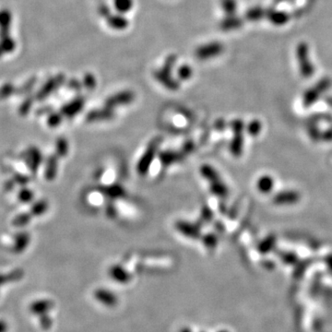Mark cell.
<instances>
[{
	"mask_svg": "<svg viewBox=\"0 0 332 332\" xmlns=\"http://www.w3.org/2000/svg\"><path fill=\"white\" fill-rule=\"evenodd\" d=\"M160 143H161V140L157 139H153L150 142L147 150L145 151L142 157L139 159V162L137 164V171L139 175L144 176L147 174L148 171L153 163V161L154 160L155 155L158 152Z\"/></svg>",
	"mask_w": 332,
	"mask_h": 332,
	"instance_id": "obj_2",
	"label": "cell"
},
{
	"mask_svg": "<svg viewBox=\"0 0 332 332\" xmlns=\"http://www.w3.org/2000/svg\"><path fill=\"white\" fill-rule=\"evenodd\" d=\"M193 149H194L193 143H192V142H187V143L185 144V146H184V149H183V151H184V153H188L192 152V151H193Z\"/></svg>",
	"mask_w": 332,
	"mask_h": 332,
	"instance_id": "obj_29",
	"label": "cell"
},
{
	"mask_svg": "<svg viewBox=\"0 0 332 332\" xmlns=\"http://www.w3.org/2000/svg\"><path fill=\"white\" fill-rule=\"evenodd\" d=\"M184 155L174 151H166L160 154V160L164 165H171L183 160Z\"/></svg>",
	"mask_w": 332,
	"mask_h": 332,
	"instance_id": "obj_11",
	"label": "cell"
},
{
	"mask_svg": "<svg viewBox=\"0 0 332 332\" xmlns=\"http://www.w3.org/2000/svg\"><path fill=\"white\" fill-rule=\"evenodd\" d=\"M108 24L116 30H124L128 27V20L120 15L110 16L108 19Z\"/></svg>",
	"mask_w": 332,
	"mask_h": 332,
	"instance_id": "obj_14",
	"label": "cell"
},
{
	"mask_svg": "<svg viewBox=\"0 0 332 332\" xmlns=\"http://www.w3.org/2000/svg\"><path fill=\"white\" fill-rule=\"evenodd\" d=\"M93 297L96 301L107 307H114L118 304L116 294L106 289H97L93 293Z\"/></svg>",
	"mask_w": 332,
	"mask_h": 332,
	"instance_id": "obj_4",
	"label": "cell"
},
{
	"mask_svg": "<svg viewBox=\"0 0 332 332\" xmlns=\"http://www.w3.org/2000/svg\"><path fill=\"white\" fill-rule=\"evenodd\" d=\"M84 103H85V102H84L83 98L75 99L62 108V113L68 116H76L77 113L83 108Z\"/></svg>",
	"mask_w": 332,
	"mask_h": 332,
	"instance_id": "obj_10",
	"label": "cell"
},
{
	"mask_svg": "<svg viewBox=\"0 0 332 332\" xmlns=\"http://www.w3.org/2000/svg\"><path fill=\"white\" fill-rule=\"evenodd\" d=\"M8 324L3 319H0V332H8Z\"/></svg>",
	"mask_w": 332,
	"mask_h": 332,
	"instance_id": "obj_28",
	"label": "cell"
},
{
	"mask_svg": "<svg viewBox=\"0 0 332 332\" xmlns=\"http://www.w3.org/2000/svg\"><path fill=\"white\" fill-rule=\"evenodd\" d=\"M223 50V46L219 43H211L209 45L203 46V47H200L196 54L199 58H201L202 60L208 59V58H211L213 56H216L219 54H221Z\"/></svg>",
	"mask_w": 332,
	"mask_h": 332,
	"instance_id": "obj_6",
	"label": "cell"
},
{
	"mask_svg": "<svg viewBox=\"0 0 332 332\" xmlns=\"http://www.w3.org/2000/svg\"><path fill=\"white\" fill-rule=\"evenodd\" d=\"M63 80H64L63 76H58V77H54V78H51L50 80H48V82L46 84V86H44L43 90L40 92L39 95L42 98L46 97L47 94L52 93L57 86L60 85L63 82Z\"/></svg>",
	"mask_w": 332,
	"mask_h": 332,
	"instance_id": "obj_12",
	"label": "cell"
},
{
	"mask_svg": "<svg viewBox=\"0 0 332 332\" xmlns=\"http://www.w3.org/2000/svg\"><path fill=\"white\" fill-rule=\"evenodd\" d=\"M178 76L181 79H188L192 76V70L188 66H182L178 70Z\"/></svg>",
	"mask_w": 332,
	"mask_h": 332,
	"instance_id": "obj_23",
	"label": "cell"
},
{
	"mask_svg": "<svg viewBox=\"0 0 332 332\" xmlns=\"http://www.w3.org/2000/svg\"><path fill=\"white\" fill-rule=\"evenodd\" d=\"M84 84L87 88L93 89L96 85L95 77H93V75H91V74L86 75L85 77H84Z\"/></svg>",
	"mask_w": 332,
	"mask_h": 332,
	"instance_id": "obj_24",
	"label": "cell"
},
{
	"mask_svg": "<svg viewBox=\"0 0 332 332\" xmlns=\"http://www.w3.org/2000/svg\"><path fill=\"white\" fill-rule=\"evenodd\" d=\"M54 302L47 298L35 299L29 304L28 310L33 316H40L39 317V325L41 329L48 331L53 326L52 317L48 316V313L54 308Z\"/></svg>",
	"mask_w": 332,
	"mask_h": 332,
	"instance_id": "obj_1",
	"label": "cell"
},
{
	"mask_svg": "<svg viewBox=\"0 0 332 332\" xmlns=\"http://www.w3.org/2000/svg\"><path fill=\"white\" fill-rule=\"evenodd\" d=\"M108 273L109 276L118 283L125 284L129 282L131 280V275L129 274V272L120 265L112 266L109 269Z\"/></svg>",
	"mask_w": 332,
	"mask_h": 332,
	"instance_id": "obj_7",
	"label": "cell"
},
{
	"mask_svg": "<svg viewBox=\"0 0 332 332\" xmlns=\"http://www.w3.org/2000/svg\"><path fill=\"white\" fill-rule=\"evenodd\" d=\"M114 4L116 10L119 13L123 14L128 12L131 9L134 2L133 0H115Z\"/></svg>",
	"mask_w": 332,
	"mask_h": 332,
	"instance_id": "obj_16",
	"label": "cell"
},
{
	"mask_svg": "<svg viewBox=\"0 0 332 332\" xmlns=\"http://www.w3.org/2000/svg\"><path fill=\"white\" fill-rule=\"evenodd\" d=\"M56 159L54 157H52L49 162H48V166H47V177L48 179H53L56 174Z\"/></svg>",
	"mask_w": 332,
	"mask_h": 332,
	"instance_id": "obj_20",
	"label": "cell"
},
{
	"mask_svg": "<svg viewBox=\"0 0 332 332\" xmlns=\"http://www.w3.org/2000/svg\"><path fill=\"white\" fill-rule=\"evenodd\" d=\"M203 243L205 247H208L209 249H212L217 246V237L214 234H207L203 237Z\"/></svg>",
	"mask_w": 332,
	"mask_h": 332,
	"instance_id": "obj_22",
	"label": "cell"
},
{
	"mask_svg": "<svg viewBox=\"0 0 332 332\" xmlns=\"http://www.w3.org/2000/svg\"><path fill=\"white\" fill-rule=\"evenodd\" d=\"M191 332V330H190V329H188V328H184V329H182V330H181V332Z\"/></svg>",
	"mask_w": 332,
	"mask_h": 332,
	"instance_id": "obj_30",
	"label": "cell"
},
{
	"mask_svg": "<svg viewBox=\"0 0 332 332\" xmlns=\"http://www.w3.org/2000/svg\"><path fill=\"white\" fill-rule=\"evenodd\" d=\"M114 117L113 110L110 108L99 109V110H93L91 113L88 114L87 120L89 122H100V121H106L110 120Z\"/></svg>",
	"mask_w": 332,
	"mask_h": 332,
	"instance_id": "obj_8",
	"label": "cell"
},
{
	"mask_svg": "<svg viewBox=\"0 0 332 332\" xmlns=\"http://www.w3.org/2000/svg\"><path fill=\"white\" fill-rule=\"evenodd\" d=\"M210 191L220 197H224L227 194V188L221 180L210 183Z\"/></svg>",
	"mask_w": 332,
	"mask_h": 332,
	"instance_id": "obj_17",
	"label": "cell"
},
{
	"mask_svg": "<svg viewBox=\"0 0 332 332\" xmlns=\"http://www.w3.org/2000/svg\"><path fill=\"white\" fill-rule=\"evenodd\" d=\"M61 120L62 118L60 115L54 114V115H52L49 117V125H50V127H56L61 123Z\"/></svg>",
	"mask_w": 332,
	"mask_h": 332,
	"instance_id": "obj_26",
	"label": "cell"
},
{
	"mask_svg": "<svg viewBox=\"0 0 332 332\" xmlns=\"http://www.w3.org/2000/svg\"><path fill=\"white\" fill-rule=\"evenodd\" d=\"M234 1L233 0H223V6H224V10L227 11L228 13H232L234 10Z\"/></svg>",
	"mask_w": 332,
	"mask_h": 332,
	"instance_id": "obj_25",
	"label": "cell"
},
{
	"mask_svg": "<svg viewBox=\"0 0 332 332\" xmlns=\"http://www.w3.org/2000/svg\"><path fill=\"white\" fill-rule=\"evenodd\" d=\"M104 193L106 194L110 198H120L125 194V191L120 185H115L107 186L105 188Z\"/></svg>",
	"mask_w": 332,
	"mask_h": 332,
	"instance_id": "obj_19",
	"label": "cell"
},
{
	"mask_svg": "<svg viewBox=\"0 0 332 332\" xmlns=\"http://www.w3.org/2000/svg\"><path fill=\"white\" fill-rule=\"evenodd\" d=\"M226 332V331H221V332Z\"/></svg>",
	"mask_w": 332,
	"mask_h": 332,
	"instance_id": "obj_31",
	"label": "cell"
},
{
	"mask_svg": "<svg viewBox=\"0 0 332 332\" xmlns=\"http://www.w3.org/2000/svg\"><path fill=\"white\" fill-rule=\"evenodd\" d=\"M171 68H172V65L170 67L166 66L164 70L159 71L156 74V77L158 78V80L161 83H162L166 88H168L169 90H177L178 88V84L171 77V75L169 74V70H171Z\"/></svg>",
	"mask_w": 332,
	"mask_h": 332,
	"instance_id": "obj_9",
	"label": "cell"
},
{
	"mask_svg": "<svg viewBox=\"0 0 332 332\" xmlns=\"http://www.w3.org/2000/svg\"><path fill=\"white\" fill-rule=\"evenodd\" d=\"M212 218V213L208 208H204L202 210V219L204 221H209Z\"/></svg>",
	"mask_w": 332,
	"mask_h": 332,
	"instance_id": "obj_27",
	"label": "cell"
},
{
	"mask_svg": "<svg viewBox=\"0 0 332 332\" xmlns=\"http://www.w3.org/2000/svg\"><path fill=\"white\" fill-rule=\"evenodd\" d=\"M56 148H57L58 154L61 155V156H65V155L68 153V151H69L68 141L64 139H58L57 144H56Z\"/></svg>",
	"mask_w": 332,
	"mask_h": 332,
	"instance_id": "obj_21",
	"label": "cell"
},
{
	"mask_svg": "<svg viewBox=\"0 0 332 332\" xmlns=\"http://www.w3.org/2000/svg\"><path fill=\"white\" fill-rule=\"evenodd\" d=\"M11 23V15L7 10L0 11V29H1V36L7 35L8 29Z\"/></svg>",
	"mask_w": 332,
	"mask_h": 332,
	"instance_id": "obj_15",
	"label": "cell"
},
{
	"mask_svg": "<svg viewBox=\"0 0 332 332\" xmlns=\"http://www.w3.org/2000/svg\"><path fill=\"white\" fill-rule=\"evenodd\" d=\"M201 175H202V177L205 178V179H207L209 183L216 182L218 180H221V179H220V177H219V175H218V173H217L215 169H214L213 167H211L210 165H207V164L203 165V166L201 167Z\"/></svg>",
	"mask_w": 332,
	"mask_h": 332,
	"instance_id": "obj_13",
	"label": "cell"
},
{
	"mask_svg": "<svg viewBox=\"0 0 332 332\" xmlns=\"http://www.w3.org/2000/svg\"><path fill=\"white\" fill-rule=\"evenodd\" d=\"M176 228L178 232H181L185 237L191 239H199L201 237V228L198 224H190L188 222L178 221L176 224Z\"/></svg>",
	"mask_w": 332,
	"mask_h": 332,
	"instance_id": "obj_5",
	"label": "cell"
},
{
	"mask_svg": "<svg viewBox=\"0 0 332 332\" xmlns=\"http://www.w3.org/2000/svg\"><path fill=\"white\" fill-rule=\"evenodd\" d=\"M135 99L134 93L130 91H126L122 93H116V95L111 96L105 102V106L107 108L113 109L116 106L129 104Z\"/></svg>",
	"mask_w": 332,
	"mask_h": 332,
	"instance_id": "obj_3",
	"label": "cell"
},
{
	"mask_svg": "<svg viewBox=\"0 0 332 332\" xmlns=\"http://www.w3.org/2000/svg\"><path fill=\"white\" fill-rule=\"evenodd\" d=\"M0 47L2 49L3 52L5 53H8V52H11L14 47H15V45H14V41L12 39L10 38L9 36H7V35H3L1 37V42H0Z\"/></svg>",
	"mask_w": 332,
	"mask_h": 332,
	"instance_id": "obj_18",
	"label": "cell"
}]
</instances>
